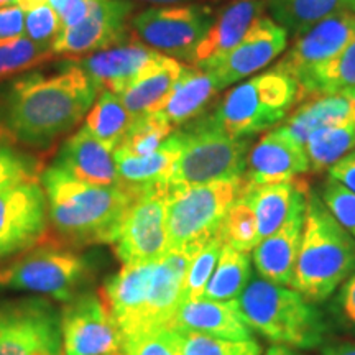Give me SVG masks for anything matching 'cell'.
I'll return each mask as SVG.
<instances>
[{
  "label": "cell",
  "mask_w": 355,
  "mask_h": 355,
  "mask_svg": "<svg viewBox=\"0 0 355 355\" xmlns=\"http://www.w3.org/2000/svg\"><path fill=\"white\" fill-rule=\"evenodd\" d=\"M99 89L79 63L55 74L26 73L0 83V135L46 146L86 117Z\"/></svg>",
  "instance_id": "cell-1"
},
{
  "label": "cell",
  "mask_w": 355,
  "mask_h": 355,
  "mask_svg": "<svg viewBox=\"0 0 355 355\" xmlns=\"http://www.w3.org/2000/svg\"><path fill=\"white\" fill-rule=\"evenodd\" d=\"M53 227L76 245L114 243L137 194L122 186H96L51 165L42 176Z\"/></svg>",
  "instance_id": "cell-2"
},
{
  "label": "cell",
  "mask_w": 355,
  "mask_h": 355,
  "mask_svg": "<svg viewBox=\"0 0 355 355\" xmlns=\"http://www.w3.org/2000/svg\"><path fill=\"white\" fill-rule=\"evenodd\" d=\"M352 275L355 239L332 216L322 198L309 193L291 286L309 301H324Z\"/></svg>",
  "instance_id": "cell-3"
},
{
  "label": "cell",
  "mask_w": 355,
  "mask_h": 355,
  "mask_svg": "<svg viewBox=\"0 0 355 355\" xmlns=\"http://www.w3.org/2000/svg\"><path fill=\"white\" fill-rule=\"evenodd\" d=\"M235 303L247 326L275 344L308 350L326 339L322 313L295 288L255 277Z\"/></svg>",
  "instance_id": "cell-4"
},
{
  "label": "cell",
  "mask_w": 355,
  "mask_h": 355,
  "mask_svg": "<svg viewBox=\"0 0 355 355\" xmlns=\"http://www.w3.org/2000/svg\"><path fill=\"white\" fill-rule=\"evenodd\" d=\"M298 101V81L272 68L230 89L206 119L232 139H248L282 122Z\"/></svg>",
  "instance_id": "cell-5"
},
{
  "label": "cell",
  "mask_w": 355,
  "mask_h": 355,
  "mask_svg": "<svg viewBox=\"0 0 355 355\" xmlns=\"http://www.w3.org/2000/svg\"><path fill=\"white\" fill-rule=\"evenodd\" d=\"M243 184V178H234L168 189V250H201L219 232L222 220L241 196Z\"/></svg>",
  "instance_id": "cell-6"
},
{
  "label": "cell",
  "mask_w": 355,
  "mask_h": 355,
  "mask_svg": "<svg viewBox=\"0 0 355 355\" xmlns=\"http://www.w3.org/2000/svg\"><path fill=\"white\" fill-rule=\"evenodd\" d=\"M181 133V153L168 183V189L189 188L212 181L245 176L247 139H232L199 119Z\"/></svg>",
  "instance_id": "cell-7"
},
{
  "label": "cell",
  "mask_w": 355,
  "mask_h": 355,
  "mask_svg": "<svg viewBox=\"0 0 355 355\" xmlns=\"http://www.w3.org/2000/svg\"><path fill=\"white\" fill-rule=\"evenodd\" d=\"M87 277V261L76 252L43 245L0 268V288L37 291L55 300L71 301Z\"/></svg>",
  "instance_id": "cell-8"
},
{
  "label": "cell",
  "mask_w": 355,
  "mask_h": 355,
  "mask_svg": "<svg viewBox=\"0 0 355 355\" xmlns=\"http://www.w3.org/2000/svg\"><path fill=\"white\" fill-rule=\"evenodd\" d=\"M214 19L209 7L178 3L146 8L133 17L132 26L146 46L188 61Z\"/></svg>",
  "instance_id": "cell-9"
},
{
  "label": "cell",
  "mask_w": 355,
  "mask_h": 355,
  "mask_svg": "<svg viewBox=\"0 0 355 355\" xmlns=\"http://www.w3.org/2000/svg\"><path fill=\"white\" fill-rule=\"evenodd\" d=\"M0 355H63L55 308L43 300L0 304Z\"/></svg>",
  "instance_id": "cell-10"
},
{
  "label": "cell",
  "mask_w": 355,
  "mask_h": 355,
  "mask_svg": "<svg viewBox=\"0 0 355 355\" xmlns=\"http://www.w3.org/2000/svg\"><path fill=\"white\" fill-rule=\"evenodd\" d=\"M166 198L168 189L159 188L133 198L114 242L123 265L159 260L168 252Z\"/></svg>",
  "instance_id": "cell-11"
},
{
  "label": "cell",
  "mask_w": 355,
  "mask_h": 355,
  "mask_svg": "<svg viewBox=\"0 0 355 355\" xmlns=\"http://www.w3.org/2000/svg\"><path fill=\"white\" fill-rule=\"evenodd\" d=\"M64 355H121L122 332L96 295L76 296L61 314Z\"/></svg>",
  "instance_id": "cell-12"
},
{
  "label": "cell",
  "mask_w": 355,
  "mask_h": 355,
  "mask_svg": "<svg viewBox=\"0 0 355 355\" xmlns=\"http://www.w3.org/2000/svg\"><path fill=\"white\" fill-rule=\"evenodd\" d=\"M46 216V198L37 181L0 191V260L38 243Z\"/></svg>",
  "instance_id": "cell-13"
},
{
  "label": "cell",
  "mask_w": 355,
  "mask_h": 355,
  "mask_svg": "<svg viewBox=\"0 0 355 355\" xmlns=\"http://www.w3.org/2000/svg\"><path fill=\"white\" fill-rule=\"evenodd\" d=\"M296 38L298 40L293 43L290 51H286L275 68L288 73L300 83L352 42L355 38V15L347 8H343L318 21Z\"/></svg>",
  "instance_id": "cell-14"
},
{
  "label": "cell",
  "mask_w": 355,
  "mask_h": 355,
  "mask_svg": "<svg viewBox=\"0 0 355 355\" xmlns=\"http://www.w3.org/2000/svg\"><path fill=\"white\" fill-rule=\"evenodd\" d=\"M132 8L128 0H91L86 19L69 28H61L53 42V51L86 55L125 43Z\"/></svg>",
  "instance_id": "cell-15"
},
{
  "label": "cell",
  "mask_w": 355,
  "mask_h": 355,
  "mask_svg": "<svg viewBox=\"0 0 355 355\" xmlns=\"http://www.w3.org/2000/svg\"><path fill=\"white\" fill-rule=\"evenodd\" d=\"M288 32L272 17L261 15L254 21L242 42L220 63L209 69L220 89L242 81L263 69L286 50Z\"/></svg>",
  "instance_id": "cell-16"
},
{
  "label": "cell",
  "mask_w": 355,
  "mask_h": 355,
  "mask_svg": "<svg viewBox=\"0 0 355 355\" xmlns=\"http://www.w3.org/2000/svg\"><path fill=\"white\" fill-rule=\"evenodd\" d=\"M199 250H168L162 259L157 260L150 285L148 298L141 311L139 321L140 332L171 327L178 309L184 301L186 273L191 260Z\"/></svg>",
  "instance_id": "cell-17"
},
{
  "label": "cell",
  "mask_w": 355,
  "mask_h": 355,
  "mask_svg": "<svg viewBox=\"0 0 355 355\" xmlns=\"http://www.w3.org/2000/svg\"><path fill=\"white\" fill-rule=\"evenodd\" d=\"M311 170L303 145L285 135L279 128L265 133L247 155V184L263 186L290 181Z\"/></svg>",
  "instance_id": "cell-18"
},
{
  "label": "cell",
  "mask_w": 355,
  "mask_h": 355,
  "mask_svg": "<svg viewBox=\"0 0 355 355\" xmlns=\"http://www.w3.org/2000/svg\"><path fill=\"white\" fill-rule=\"evenodd\" d=\"M162 56L163 53L146 44L132 42L115 44L107 50L84 58L78 63L99 91H109L119 96L145 71L152 68Z\"/></svg>",
  "instance_id": "cell-19"
},
{
  "label": "cell",
  "mask_w": 355,
  "mask_h": 355,
  "mask_svg": "<svg viewBox=\"0 0 355 355\" xmlns=\"http://www.w3.org/2000/svg\"><path fill=\"white\" fill-rule=\"evenodd\" d=\"M263 0H234L212 21L211 28L191 53L188 63L209 71L242 42L254 21L261 17Z\"/></svg>",
  "instance_id": "cell-20"
},
{
  "label": "cell",
  "mask_w": 355,
  "mask_h": 355,
  "mask_svg": "<svg viewBox=\"0 0 355 355\" xmlns=\"http://www.w3.org/2000/svg\"><path fill=\"white\" fill-rule=\"evenodd\" d=\"M309 188L303 180L282 181V183L252 186L243 184L241 196L250 204L259 224V237H268L286 224L291 217L306 212Z\"/></svg>",
  "instance_id": "cell-21"
},
{
  "label": "cell",
  "mask_w": 355,
  "mask_h": 355,
  "mask_svg": "<svg viewBox=\"0 0 355 355\" xmlns=\"http://www.w3.org/2000/svg\"><path fill=\"white\" fill-rule=\"evenodd\" d=\"M155 261L125 263L104 288V303L117 322L122 337L133 336L139 329L141 311L148 298L155 272Z\"/></svg>",
  "instance_id": "cell-22"
},
{
  "label": "cell",
  "mask_w": 355,
  "mask_h": 355,
  "mask_svg": "<svg viewBox=\"0 0 355 355\" xmlns=\"http://www.w3.org/2000/svg\"><path fill=\"white\" fill-rule=\"evenodd\" d=\"M53 165L87 184L121 186L115 168L114 150L97 140L86 127L71 135L61 146Z\"/></svg>",
  "instance_id": "cell-23"
},
{
  "label": "cell",
  "mask_w": 355,
  "mask_h": 355,
  "mask_svg": "<svg viewBox=\"0 0 355 355\" xmlns=\"http://www.w3.org/2000/svg\"><path fill=\"white\" fill-rule=\"evenodd\" d=\"M181 133L173 132L171 137L157 152L135 157L122 150H114L115 168H117L119 184L133 194L146 189H168V183L181 153Z\"/></svg>",
  "instance_id": "cell-24"
},
{
  "label": "cell",
  "mask_w": 355,
  "mask_h": 355,
  "mask_svg": "<svg viewBox=\"0 0 355 355\" xmlns=\"http://www.w3.org/2000/svg\"><path fill=\"white\" fill-rule=\"evenodd\" d=\"M171 327L180 331L201 332L212 337L247 340L252 337L250 327L243 321L235 301H216L207 298L184 300L178 309Z\"/></svg>",
  "instance_id": "cell-25"
},
{
  "label": "cell",
  "mask_w": 355,
  "mask_h": 355,
  "mask_svg": "<svg viewBox=\"0 0 355 355\" xmlns=\"http://www.w3.org/2000/svg\"><path fill=\"white\" fill-rule=\"evenodd\" d=\"M306 212L296 214L283 227L261 239L254 248V263L263 279L277 285L291 286L295 278Z\"/></svg>",
  "instance_id": "cell-26"
},
{
  "label": "cell",
  "mask_w": 355,
  "mask_h": 355,
  "mask_svg": "<svg viewBox=\"0 0 355 355\" xmlns=\"http://www.w3.org/2000/svg\"><path fill=\"white\" fill-rule=\"evenodd\" d=\"M219 91V84L211 71L184 66L171 92L155 112L173 127L183 125L201 115Z\"/></svg>",
  "instance_id": "cell-27"
},
{
  "label": "cell",
  "mask_w": 355,
  "mask_h": 355,
  "mask_svg": "<svg viewBox=\"0 0 355 355\" xmlns=\"http://www.w3.org/2000/svg\"><path fill=\"white\" fill-rule=\"evenodd\" d=\"M350 121H355V96H322L301 105L278 128L304 146L319 128Z\"/></svg>",
  "instance_id": "cell-28"
},
{
  "label": "cell",
  "mask_w": 355,
  "mask_h": 355,
  "mask_svg": "<svg viewBox=\"0 0 355 355\" xmlns=\"http://www.w3.org/2000/svg\"><path fill=\"white\" fill-rule=\"evenodd\" d=\"M184 66L175 58L163 55L135 83L123 89L119 99L133 117L155 112L171 92Z\"/></svg>",
  "instance_id": "cell-29"
},
{
  "label": "cell",
  "mask_w": 355,
  "mask_h": 355,
  "mask_svg": "<svg viewBox=\"0 0 355 355\" xmlns=\"http://www.w3.org/2000/svg\"><path fill=\"white\" fill-rule=\"evenodd\" d=\"M300 101L306 97L355 96V38L339 55L301 79Z\"/></svg>",
  "instance_id": "cell-30"
},
{
  "label": "cell",
  "mask_w": 355,
  "mask_h": 355,
  "mask_svg": "<svg viewBox=\"0 0 355 355\" xmlns=\"http://www.w3.org/2000/svg\"><path fill=\"white\" fill-rule=\"evenodd\" d=\"M347 0H266L270 17L288 35L300 37L326 17L345 8Z\"/></svg>",
  "instance_id": "cell-31"
},
{
  "label": "cell",
  "mask_w": 355,
  "mask_h": 355,
  "mask_svg": "<svg viewBox=\"0 0 355 355\" xmlns=\"http://www.w3.org/2000/svg\"><path fill=\"white\" fill-rule=\"evenodd\" d=\"M250 255L229 245L222 247L214 273L204 290L202 298L235 301L250 282Z\"/></svg>",
  "instance_id": "cell-32"
},
{
  "label": "cell",
  "mask_w": 355,
  "mask_h": 355,
  "mask_svg": "<svg viewBox=\"0 0 355 355\" xmlns=\"http://www.w3.org/2000/svg\"><path fill=\"white\" fill-rule=\"evenodd\" d=\"M133 115L123 107L117 94L101 91L97 101L86 115V127L97 140L115 150L125 137Z\"/></svg>",
  "instance_id": "cell-33"
},
{
  "label": "cell",
  "mask_w": 355,
  "mask_h": 355,
  "mask_svg": "<svg viewBox=\"0 0 355 355\" xmlns=\"http://www.w3.org/2000/svg\"><path fill=\"white\" fill-rule=\"evenodd\" d=\"M355 146V121L319 128L309 137L304 148L311 170H329Z\"/></svg>",
  "instance_id": "cell-34"
},
{
  "label": "cell",
  "mask_w": 355,
  "mask_h": 355,
  "mask_svg": "<svg viewBox=\"0 0 355 355\" xmlns=\"http://www.w3.org/2000/svg\"><path fill=\"white\" fill-rule=\"evenodd\" d=\"M173 128L175 127L157 112L137 115L133 117L121 145L115 150H122L135 157H145V155L157 152L159 146L170 139Z\"/></svg>",
  "instance_id": "cell-35"
},
{
  "label": "cell",
  "mask_w": 355,
  "mask_h": 355,
  "mask_svg": "<svg viewBox=\"0 0 355 355\" xmlns=\"http://www.w3.org/2000/svg\"><path fill=\"white\" fill-rule=\"evenodd\" d=\"M217 235L222 239L224 245L242 252L254 250L257 243L260 242L259 224L250 204L239 198L222 220L220 229Z\"/></svg>",
  "instance_id": "cell-36"
},
{
  "label": "cell",
  "mask_w": 355,
  "mask_h": 355,
  "mask_svg": "<svg viewBox=\"0 0 355 355\" xmlns=\"http://www.w3.org/2000/svg\"><path fill=\"white\" fill-rule=\"evenodd\" d=\"M53 53L51 46H43L25 37L0 42V79L19 76L50 60Z\"/></svg>",
  "instance_id": "cell-37"
},
{
  "label": "cell",
  "mask_w": 355,
  "mask_h": 355,
  "mask_svg": "<svg viewBox=\"0 0 355 355\" xmlns=\"http://www.w3.org/2000/svg\"><path fill=\"white\" fill-rule=\"evenodd\" d=\"M180 332L184 355H261V345L255 339L232 340L201 332Z\"/></svg>",
  "instance_id": "cell-38"
},
{
  "label": "cell",
  "mask_w": 355,
  "mask_h": 355,
  "mask_svg": "<svg viewBox=\"0 0 355 355\" xmlns=\"http://www.w3.org/2000/svg\"><path fill=\"white\" fill-rule=\"evenodd\" d=\"M121 355H184L181 332L162 327L123 337Z\"/></svg>",
  "instance_id": "cell-39"
},
{
  "label": "cell",
  "mask_w": 355,
  "mask_h": 355,
  "mask_svg": "<svg viewBox=\"0 0 355 355\" xmlns=\"http://www.w3.org/2000/svg\"><path fill=\"white\" fill-rule=\"evenodd\" d=\"M222 247H224V242L219 235H216L191 260L188 273H186L184 300L202 298L204 290H206L217 261H219Z\"/></svg>",
  "instance_id": "cell-40"
},
{
  "label": "cell",
  "mask_w": 355,
  "mask_h": 355,
  "mask_svg": "<svg viewBox=\"0 0 355 355\" xmlns=\"http://www.w3.org/2000/svg\"><path fill=\"white\" fill-rule=\"evenodd\" d=\"M321 198L332 216L355 239V193L329 176L322 186Z\"/></svg>",
  "instance_id": "cell-41"
},
{
  "label": "cell",
  "mask_w": 355,
  "mask_h": 355,
  "mask_svg": "<svg viewBox=\"0 0 355 355\" xmlns=\"http://www.w3.org/2000/svg\"><path fill=\"white\" fill-rule=\"evenodd\" d=\"M25 13L26 38H30L38 44H43V46L53 48V42H55L56 35L61 30V19L55 8L50 3H46V6H42Z\"/></svg>",
  "instance_id": "cell-42"
},
{
  "label": "cell",
  "mask_w": 355,
  "mask_h": 355,
  "mask_svg": "<svg viewBox=\"0 0 355 355\" xmlns=\"http://www.w3.org/2000/svg\"><path fill=\"white\" fill-rule=\"evenodd\" d=\"M28 181H35L32 163L8 146L0 145V191Z\"/></svg>",
  "instance_id": "cell-43"
},
{
  "label": "cell",
  "mask_w": 355,
  "mask_h": 355,
  "mask_svg": "<svg viewBox=\"0 0 355 355\" xmlns=\"http://www.w3.org/2000/svg\"><path fill=\"white\" fill-rule=\"evenodd\" d=\"M25 37V12L19 6L0 8V42Z\"/></svg>",
  "instance_id": "cell-44"
},
{
  "label": "cell",
  "mask_w": 355,
  "mask_h": 355,
  "mask_svg": "<svg viewBox=\"0 0 355 355\" xmlns=\"http://www.w3.org/2000/svg\"><path fill=\"white\" fill-rule=\"evenodd\" d=\"M329 176L355 193V152H350L329 168Z\"/></svg>",
  "instance_id": "cell-45"
},
{
  "label": "cell",
  "mask_w": 355,
  "mask_h": 355,
  "mask_svg": "<svg viewBox=\"0 0 355 355\" xmlns=\"http://www.w3.org/2000/svg\"><path fill=\"white\" fill-rule=\"evenodd\" d=\"M343 311L344 318L355 327V275H352L347 282L344 283L343 290L339 293V301H337Z\"/></svg>",
  "instance_id": "cell-46"
},
{
  "label": "cell",
  "mask_w": 355,
  "mask_h": 355,
  "mask_svg": "<svg viewBox=\"0 0 355 355\" xmlns=\"http://www.w3.org/2000/svg\"><path fill=\"white\" fill-rule=\"evenodd\" d=\"M322 355H355V343H337L327 345Z\"/></svg>",
  "instance_id": "cell-47"
},
{
  "label": "cell",
  "mask_w": 355,
  "mask_h": 355,
  "mask_svg": "<svg viewBox=\"0 0 355 355\" xmlns=\"http://www.w3.org/2000/svg\"><path fill=\"white\" fill-rule=\"evenodd\" d=\"M265 355H300V354L295 352L291 347H286V345L275 344L268 350H266Z\"/></svg>",
  "instance_id": "cell-48"
},
{
  "label": "cell",
  "mask_w": 355,
  "mask_h": 355,
  "mask_svg": "<svg viewBox=\"0 0 355 355\" xmlns=\"http://www.w3.org/2000/svg\"><path fill=\"white\" fill-rule=\"evenodd\" d=\"M46 3H48V0H19V7L24 12L35 10V8L46 6Z\"/></svg>",
  "instance_id": "cell-49"
},
{
  "label": "cell",
  "mask_w": 355,
  "mask_h": 355,
  "mask_svg": "<svg viewBox=\"0 0 355 355\" xmlns=\"http://www.w3.org/2000/svg\"><path fill=\"white\" fill-rule=\"evenodd\" d=\"M140 2L155 3V6H178V3L189 2V0H140Z\"/></svg>",
  "instance_id": "cell-50"
},
{
  "label": "cell",
  "mask_w": 355,
  "mask_h": 355,
  "mask_svg": "<svg viewBox=\"0 0 355 355\" xmlns=\"http://www.w3.org/2000/svg\"><path fill=\"white\" fill-rule=\"evenodd\" d=\"M48 3H50V6L55 8L58 15H61V13H63V10L66 8V6L69 3V0H48Z\"/></svg>",
  "instance_id": "cell-51"
},
{
  "label": "cell",
  "mask_w": 355,
  "mask_h": 355,
  "mask_svg": "<svg viewBox=\"0 0 355 355\" xmlns=\"http://www.w3.org/2000/svg\"><path fill=\"white\" fill-rule=\"evenodd\" d=\"M12 6H19V0H0V8L12 7Z\"/></svg>",
  "instance_id": "cell-52"
},
{
  "label": "cell",
  "mask_w": 355,
  "mask_h": 355,
  "mask_svg": "<svg viewBox=\"0 0 355 355\" xmlns=\"http://www.w3.org/2000/svg\"><path fill=\"white\" fill-rule=\"evenodd\" d=\"M345 8H347L349 12H352L355 15V0H347V3H345Z\"/></svg>",
  "instance_id": "cell-53"
}]
</instances>
